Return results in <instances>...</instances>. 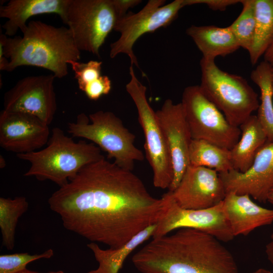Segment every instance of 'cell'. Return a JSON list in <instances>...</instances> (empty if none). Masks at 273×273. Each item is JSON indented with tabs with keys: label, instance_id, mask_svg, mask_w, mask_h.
Masks as SVG:
<instances>
[{
	"label": "cell",
	"instance_id": "obj_1",
	"mask_svg": "<svg viewBox=\"0 0 273 273\" xmlns=\"http://www.w3.org/2000/svg\"><path fill=\"white\" fill-rule=\"evenodd\" d=\"M168 202L166 194L153 197L132 171L105 158L85 166L48 200L66 230L112 249L157 223Z\"/></svg>",
	"mask_w": 273,
	"mask_h": 273
},
{
	"label": "cell",
	"instance_id": "obj_2",
	"mask_svg": "<svg viewBox=\"0 0 273 273\" xmlns=\"http://www.w3.org/2000/svg\"><path fill=\"white\" fill-rule=\"evenodd\" d=\"M215 237L192 229L153 238L132 262L141 273H239L232 253Z\"/></svg>",
	"mask_w": 273,
	"mask_h": 273
},
{
	"label": "cell",
	"instance_id": "obj_3",
	"mask_svg": "<svg viewBox=\"0 0 273 273\" xmlns=\"http://www.w3.org/2000/svg\"><path fill=\"white\" fill-rule=\"evenodd\" d=\"M22 33L14 37L0 35V51L9 59L7 71L31 66L47 69L62 78L68 74V62L80 59V51L68 28L33 20Z\"/></svg>",
	"mask_w": 273,
	"mask_h": 273
},
{
	"label": "cell",
	"instance_id": "obj_4",
	"mask_svg": "<svg viewBox=\"0 0 273 273\" xmlns=\"http://www.w3.org/2000/svg\"><path fill=\"white\" fill-rule=\"evenodd\" d=\"M101 149L85 141L75 142L59 127H54L44 148L16 155L30 164L25 176L51 180L61 187L68 183L85 166L105 158Z\"/></svg>",
	"mask_w": 273,
	"mask_h": 273
},
{
	"label": "cell",
	"instance_id": "obj_5",
	"mask_svg": "<svg viewBox=\"0 0 273 273\" xmlns=\"http://www.w3.org/2000/svg\"><path fill=\"white\" fill-rule=\"evenodd\" d=\"M68 131L72 137L90 141L125 169L132 171L135 162L144 159L143 152L135 146V135L112 112L100 110L88 116L82 113L75 122L68 124Z\"/></svg>",
	"mask_w": 273,
	"mask_h": 273
},
{
	"label": "cell",
	"instance_id": "obj_6",
	"mask_svg": "<svg viewBox=\"0 0 273 273\" xmlns=\"http://www.w3.org/2000/svg\"><path fill=\"white\" fill-rule=\"evenodd\" d=\"M200 64L201 90L232 125L239 127L258 109L257 94L244 78L220 69L215 60L202 58Z\"/></svg>",
	"mask_w": 273,
	"mask_h": 273
},
{
	"label": "cell",
	"instance_id": "obj_7",
	"mask_svg": "<svg viewBox=\"0 0 273 273\" xmlns=\"http://www.w3.org/2000/svg\"><path fill=\"white\" fill-rule=\"evenodd\" d=\"M130 79L126 89L136 108L140 124L145 136L144 147L153 172L156 188L169 189L173 178V169L166 140L154 111L146 97L147 87L136 77L133 67L129 68Z\"/></svg>",
	"mask_w": 273,
	"mask_h": 273
},
{
	"label": "cell",
	"instance_id": "obj_8",
	"mask_svg": "<svg viewBox=\"0 0 273 273\" xmlns=\"http://www.w3.org/2000/svg\"><path fill=\"white\" fill-rule=\"evenodd\" d=\"M117 20L112 0H70L63 22L80 51L99 57Z\"/></svg>",
	"mask_w": 273,
	"mask_h": 273
},
{
	"label": "cell",
	"instance_id": "obj_9",
	"mask_svg": "<svg viewBox=\"0 0 273 273\" xmlns=\"http://www.w3.org/2000/svg\"><path fill=\"white\" fill-rule=\"evenodd\" d=\"M192 139L204 140L230 150L241 135L205 95L199 85L186 87L180 102Z\"/></svg>",
	"mask_w": 273,
	"mask_h": 273
},
{
	"label": "cell",
	"instance_id": "obj_10",
	"mask_svg": "<svg viewBox=\"0 0 273 273\" xmlns=\"http://www.w3.org/2000/svg\"><path fill=\"white\" fill-rule=\"evenodd\" d=\"M165 3L164 0H149L138 13L129 12L118 19L114 30L119 32L120 36L110 44L111 58L125 54L129 58L131 66L139 67L133 51L136 41L146 33L169 25L180 10L186 6L185 0H175L166 5Z\"/></svg>",
	"mask_w": 273,
	"mask_h": 273
},
{
	"label": "cell",
	"instance_id": "obj_11",
	"mask_svg": "<svg viewBox=\"0 0 273 273\" xmlns=\"http://www.w3.org/2000/svg\"><path fill=\"white\" fill-rule=\"evenodd\" d=\"M166 194L168 199L167 208L163 217L157 223L152 238L184 228L206 233L222 242H228L234 238L225 214L223 201L207 209H186L175 202L170 192Z\"/></svg>",
	"mask_w": 273,
	"mask_h": 273
},
{
	"label": "cell",
	"instance_id": "obj_12",
	"mask_svg": "<svg viewBox=\"0 0 273 273\" xmlns=\"http://www.w3.org/2000/svg\"><path fill=\"white\" fill-rule=\"evenodd\" d=\"M53 74L20 79L4 96V110L34 115L49 125L57 111Z\"/></svg>",
	"mask_w": 273,
	"mask_h": 273
},
{
	"label": "cell",
	"instance_id": "obj_13",
	"mask_svg": "<svg viewBox=\"0 0 273 273\" xmlns=\"http://www.w3.org/2000/svg\"><path fill=\"white\" fill-rule=\"evenodd\" d=\"M181 208L199 210L213 207L222 202L226 191L215 170L190 165L175 189L169 191Z\"/></svg>",
	"mask_w": 273,
	"mask_h": 273
},
{
	"label": "cell",
	"instance_id": "obj_14",
	"mask_svg": "<svg viewBox=\"0 0 273 273\" xmlns=\"http://www.w3.org/2000/svg\"><path fill=\"white\" fill-rule=\"evenodd\" d=\"M171 158L173 178L168 191H174L190 165L189 153L192 140L181 103L166 99L156 111Z\"/></svg>",
	"mask_w": 273,
	"mask_h": 273
},
{
	"label": "cell",
	"instance_id": "obj_15",
	"mask_svg": "<svg viewBox=\"0 0 273 273\" xmlns=\"http://www.w3.org/2000/svg\"><path fill=\"white\" fill-rule=\"evenodd\" d=\"M49 125L37 117L3 110L0 114V146L16 153H28L40 149L49 140Z\"/></svg>",
	"mask_w": 273,
	"mask_h": 273
},
{
	"label": "cell",
	"instance_id": "obj_16",
	"mask_svg": "<svg viewBox=\"0 0 273 273\" xmlns=\"http://www.w3.org/2000/svg\"><path fill=\"white\" fill-rule=\"evenodd\" d=\"M226 193L246 194L261 203L273 186V142H267L245 172L235 170L219 173Z\"/></svg>",
	"mask_w": 273,
	"mask_h": 273
},
{
	"label": "cell",
	"instance_id": "obj_17",
	"mask_svg": "<svg viewBox=\"0 0 273 273\" xmlns=\"http://www.w3.org/2000/svg\"><path fill=\"white\" fill-rule=\"evenodd\" d=\"M223 206L234 237L247 236L255 229L273 222V209L259 206L248 195L227 192Z\"/></svg>",
	"mask_w": 273,
	"mask_h": 273
},
{
	"label": "cell",
	"instance_id": "obj_18",
	"mask_svg": "<svg viewBox=\"0 0 273 273\" xmlns=\"http://www.w3.org/2000/svg\"><path fill=\"white\" fill-rule=\"evenodd\" d=\"M70 0H11L0 7V17L7 19L3 25L5 34L13 36L18 30L26 28L31 17L47 14H56L63 21Z\"/></svg>",
	"mask_w": 273,
	"mask_h": 273
},
{
	"label": "cell",
	"instance_id": "obj_19",
	"mask_svg": "<svg viewBox=\"0 0 273 273\" xmlns=\"http://www.w3.org/2000/svg\"><path fill=\"white\" fill-rule=\"evenodd\" d=\"M186 33L205 59L215 60L216 57L226 56L240 48L229 26L192 25Z\"/></svg>",
	"mask_w": 273,
	"mask_h": 273
},
{
	"label": "cell",
	"instance_id": "obj_20",
	"mask_svg": "<svg viewBox=\"0 0 273 273\" xmlns=\"http://www.w3.org/2000/svg\"><path fill=\"white\" fill-rule=\"evenodd\" d=\"M239 127L240 139L230 152L233 169L244 172L252 165L267 139L256 115H251Z\"/></svg>",
	"mask_w": 273,
	"mask_h": 273
},
{
	"label": "cell",
	"instance_id": "obj_21",
	"mask_svg": "<svg viewBox=\"0 0 273 273\" xmlns=\"http://www.w3.org/2000/svg\"><path fill=\"white\" fill-rule=\"evenodd\" d=\"M156 225L157 223L148 227L118 248L104 250L96 243L88 244L87 246L93 251L99 266L87 273H118L126 257L138 246L153 237Z\"/></svg>",
	"mask_w": 273,
	"mask_h": 273
},
{
	"label": "cell",
	"instance_id": "obj_22",
	"mask_svg": "<svg viewBox=\"0 0 273 273\" xmlns=\"http://www.w3.org/2000/svg\"><path fill=\"white\" fill-rule=\"evenodd\" d=\"M68 63L74 72L79 88L89 100H98L110 93L111 81L108 76L101 74L102 62L90 60L83 63L71 60Z\"/></svg>",
	"mask_w": 273,
	"mask_h": 273
},
{
	"label": "cell",
	"instance_id": "obj_23",
	"mask_svg": "<svg viewBox=\"0 0 273 273\" xmlns=\"http://www.w3.org/2000/svg\"><path fill=\"white\" fill-rule=\"evenodd\" d=\"M271 66L265 61L260 62L252 71L251 80L260 90V102L256 115L263 128L267 142H273V94L270 82Z\"/></svg>",
	"mask_w": 273,
	"mask_h": 273
},
{
	"label": "cell",
	"instance_id": "obj_24",
	"mask_svg": "<svg viewBox=\"0 0 273 273\" xmlns=\"http://www.w3.org/2000/svg\"><path fill=\"white\" fill-rule=\"evenodd\" d=\"M190 165L223 173L233 169L229 150L209 142L192 139L189 149Z\"/></svg>",
	"mask_w": 273,
	"mask_h": 273
},
{
	"label": "cell",
	"instance_id": "obj_25",
	"mask_svg": "<svg viewBox=\"0 0 273 273\" xmlns=\"http://www.w3.org/2000/svg\"><path fill=\"white\" fill-rule=\"evenodd\" d=\"M255 32L250 60L255 65L273 41V0H254Z\"/></svg>",
	"mask_w": 273,
	"mask_h": 273
},
{
	"label": "cell",
	"instance_id": "obj_26",
	"mask_svg": "<svg viewBox=\"0 0 273 273\" xmlns=\"http://www.w3.org/2000/svg\"><path fill=\"white\" fill-rule=\"evenodd\" d=\"M26 197L0 198V229L2 245L8 250L15 247V232L19 218L28 210Z\"/></svg>",
	"mask_w": 273,
	"mask_h": 273
},
{
	"label": "cell",
	"instance_id": "obj_27",
	"mask_svg": "<svg viewBox=\"0 0 273 273\" xmlns=\"http://www.w3.org/2000/svg\"><path fill=\"white\" fill-rule=\"evenodd\" d=\"M242 11L233 23L229 26L240 47L248 53L253 44L255 32L254 0H242Z\"/></svg>",
	"mask_w": 273,
	"mask_h": 273
},
{
	"label": "cell",
	"instance_id": "obj_28",
	"mask_svg": "<svg viewBox=\"0 0 273 273\" xmlns=\"http://www.w3.org/2000/svg\"><path fill=\"white\" fill-rule=\"evenodd\" d=\"M54 254L53 250L49 249L41 254L21 253L1 255L0 273H16L26 268L28 263L38 259H49Z\"/></svg>",
	"mask_w": 273,
	"mask_h": 273
},
{
	"label": "cell",
	"instance_id": "obj_29",
	"mask_svg": "<svg viewBox=\"0 0 273 273\" xmlns=\"http://www.w3.org/2000/svg\"><path fill=\"white\" fill-rule=\"evenodd\" d=\"M241 1L238 0H185L186 6L195 4H204L213 10L224 11Z\"/></svg>",
	"mask_w": 273,
	"mask_h": 273
},
{
	"label": "cell",
	"instance_id": "obj_30",
	"mask_svg": "<svg viewBox=\"0 0 273 273\" xmlns=\"http://www.w3.org/2000/svg\"><path fill=\"white\" fill-rule=\"evenodd\" d=\"M118 19L124 16L130 9L138 5L140 0H112Z\"/></svg>",
	"mask_w": 273,
	"mask_h": 273
},
{
	"label": "cell",
	"instance_id": "obj_31",
	"mask_svg": "<svg viewBox=\"0 0 273 273\" xmlns=\"http://www.w3.org/2000/svg\"><path fill=\"white\" fill-rule=\"evenodd\" d=\"M270 242L265 246V253L273 267V233L270 236Z\"/></svg>",
	"mask_w": 273,
	"mask_h": 273
},
{
	"label": "cell",
	"instance_id": "obj_32",
	"mask_svg": "<svg viewBox=\"0 0 273 273\" xmlns=\"http://www.w3.org/2000/svg\"><path fill=\"white\" fill-rule=\"evenodd\" d=\"M265 61L273 66V41L264 54Z\"/></svg>",
	"mask_w": 273,
	"mask_h": 273
},
{
	"label": "cell",
	"instance_id": "obj_33",
	"mask_svg": "<svg viewBox=\"0 0 273 273\" xmlns=\"http://www.w3.org/2000/svg\"><path fill=\"white\" fill-rule=\"evenodd\" d=\"M267 201L273 204V186L270 188L268 193L267 196Z\"/></svg>",
	"mask_w": 273,
	"mask_h": 273
},
{
	"label": "cell",
	"instance_id": "obj_34",
	"mask_svg": "<svg viewBox=\"0 0 273 273\" xmlns=\"http://www.w3.org/2000/svg\"><path fill=\"white\" fill-rule=\"evenodd\" d=\"M16 273H39V272H35V271H31V270H28L27 269V268H25L19 272H17ZM48 273H65L64 272H63V271L62 270H59V271H52V272H49Z\"/></svg>",
	"mask_w": 273,
	"mask_h": 273
},
{
	"label": "cell",
	"instance_id": "obj_35",
	"mask_svg": "<svg viewBox=\"0 0 273 273\" xmlns=\"http://www.w3.org/2000/svg\"><path fill=\"white\" fill-rule=\"evenodd\" d=\"M252 273H273L272 272L264 268H259Z\"/></svg>",
	"mask_w": 273,
	"mask_h": 273
},
{
	"label": "cell",
	"instance_id": "obj_36",
	"mask_svg": "<svg viewBox=\"0 0 273 273\" xmlns=\"http://www.w3.org/2000/svg\"><path fill=\"white\" fill-rule=\"evenodd\" d=\"M6 165V162L5 161V159L4 158L3 156H1L0 157V167L1 168H3L5 167Z\"/></svg>",
	"mask_w": 273,
	"mask_h": 273
},
{
	"label": "cell",
	"instance_id": "obj_37",
	"mask_svg": "<svg viewBox=\"0 0 273 273\" xmlns=\"http://www.w3.org/2000/svg\"><path fill=\"white\" fill-rule=\"evenodd\" d=\"M270 82H271V86L272 92V94H273V66H271V68Z\"/></svg>",
	"mask_w": 273,
	"mask_h": 273
}]
</instances>
